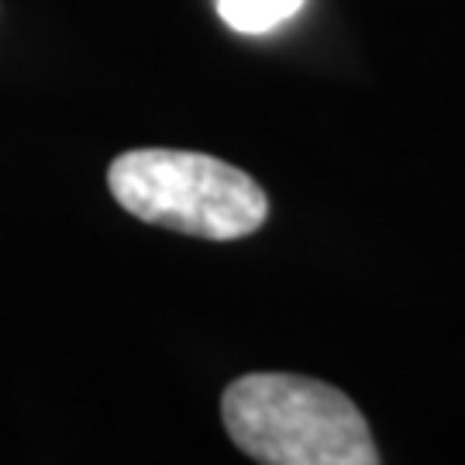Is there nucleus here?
Segmentation results:
<instances>
[{
    "instance_id": "nucleus-3",
    "label": "nucleus",
    "mask_w": 465,
    "mask_h": 465,
    "mask_svg": "<svg viewBox=\"0 0 465 465\" xmlns=\"http://www.w3.org/2000/svg\"><path fill=\"white\" fill-rule=\"evenodd\" d=\"M221 21L242 35H266L297 15L303 0H214Z\"/></svg>"
},
{
    "instance_id": "nucleus-2",
    "label": "nucleus",
    "mask_w": 465,
    "mask_h": 465,
    "mask_svg": "<svg viewBox=\"0 0 465 465\" xmlns=\"http://www.w3.org/2000/svg\"><path fill=\"white\" fill-rule=\"evenodd\" d=\"M107 186L138 221L207 242L249 238L269 217L262 186L203 152L132 149L111 163Z\"/></svg>"
},
{
    "instance_id": "nucleus-1",
    "label": "nucleus",
    "mask_w": 465,
    "mask_h": 465,
    "mask_svg": "<svg viewBox=\"0 0 465 465\" xmlns=\"http://www.w3.org/2000/svg\"><path fill=\"white\" fill-rule=\"evenodd\" d=\"M224 431L262 465H376L362 411L338 386L293 372H249L221 397Z\"/></svg>"
}]
</instances>
